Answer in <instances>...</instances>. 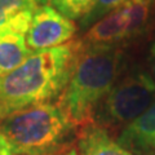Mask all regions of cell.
Wrapping results in <instances>:
<instances>
[{
  "mask_svg": "<svg viewBox=\"0 0 155 155\" xmlns=\"http://www.w3.org/2000/svg\"><path fill=\"white\" fill-rule=\"evenodd\" d=\"M151 0H129L87 30L83 45L115 47L136 35L146 23Z\"/></svg>",
  "mask_w": 155,
  "mask_h": 155,
  "instance_id": "5b68a950",
  "label": "cell"
},
{
  "mask_svg": "<svg viewBox=\"0 0 155 155\" xmlns=\"http://www.w3.org/2000/svg\"><path fill=\"white\" fill-rule=\"evenodd\" d=\"M0 155H16L2 132H0Z\"/></svg>",
  "mask_w": 155,
  "mask_h": 155,
  "instance_id": "4fadbf2b",
  "label": "cell"
},
{
  "mask_svg": "<svg viewBox=\"0 0 155 155\" xmlns=\"http://www.w3.org/2000/svg\"><path fill=\"white\" fill-rule=\"evenodd\" d=\"M123 56L116 47L80 45L69 81L58 105L76 124L92 118L122 70Z\"/></svg>",
  "mask_w": 155,
  "mask_h": 155,
  "instance_id": "7a4b0ae2",
  "label": "cell"
},
{
  "mask_svg": "<svg viewBox=\"0 0 155 155\" xmlns=\"http://www.w3.org/2000/svg\"><path fill=\"white\" fill-rule=\"evenodd\" d=\"M149 66H150V72H151L153 79L155 81V43H153L149 51Z\"/></svg>",
  "mask_w": 155,
  "mask_h": 155,
  "instance_id": "5bb4252c",
  "label": "cell"
},
{
  "mask_svg": "<svg viewBox=\"0 0 155 155\" xmlns=\"http://www.w3.org/2000/svg\"><path fill=\"white\" fill-rule=\"evenodd\" d=\"M39 0H0V35L14 32L26 35Z\"/></svg>",
  "mask_w": 155,
  "mask_h": 155,
  "instance_id": "ba28073f",
  "label": "cell"
},
{
  "mask_svg": "<svg viewBox=\"0 0 155 155\" xmlns=\"http://www.w3.org/2000/svg\"><path fill=\"white\" fill-rule=\"evenodd\" d=\"M76 123L58 104L45 102L16 111L0 120L16 155H45L65 150Z\"/></svg>",
  "mask_w": 155,
  "mask_h": 155,
  "instance_id": "3957f363",
  "label": "cell"
},
{
  "mask_svg": "<svg viewBox=\"0 0 155 155\" xmlns=\"http://www.w3.org/2000/svg\"><path fill=\"white\" fill-rule=\"evenodd\" d=\"M116 141L133 155H155V101L138 119L123 128Z\"/></svg>",
  "mask_w": 155,
  "mask_h": 155,
  "instance_id": "52a82bcc",
  "label": "cell"
},
{
  "mask_svg": "<svg viewBox=\"0 0 155 155\" xmlns=\"http://www.w3.org/2000/svg\"><path fill=\"white\" fill-rule=\"evenodd\" d=\"M155 101V81L146 71H136L118 80L98 106L101 125H124L138 119Z\"/></svg>",
  "mask_w": 155,
  "mask_h": 155,
  "instance_id": "277c9868",
  "label": "cell"
},
{
  "mask_svg": "<svg viewBox=\"0 0 155 155\" xmlns=\"http://www.w3.org/2000/svg\"><path fill=\"white\" fill-rule=\"evenodd\" d=\"M48 2L51 7L71 21L78 19L80 21L89 12L96 0H48Z\"/></svg>",
  "mask_w": 155,
  "mask_h": 155,
  "instance_id": "8fae6325",
  "label": "cell"
},
{
  "mask_svg": "<svg viewBox=\"0 0 155 155\" xmlns=\"http://www.w3.org/2000/svg\"><path fill=\"white\" fill-rule=\"evenodd\" d=\"M76 32V25L53 7L40 5L32 17L26 34L27 47L32 52L64 45Z\"/></svg>",
  "mask_w": 155,
  "mask_h": 155,
  "instance_id": "8992f818",
  "label": "cell"
},
{
  "mask_svg": "<svg viewBox=\"0 0 155 155\" xmlns=\"http://www.w3.org/2000/svg\"><path fill=\"white\" fill-rule=\"evenodd\" d=\"M32 51L27 47L26 35L23 34H2L0 35V78L21 66Z\"/></svg>",
  "mask_w": 155,
  "mask_h": 155,
  "instance_id": "30bf717a",
  "label": "cell"
},
{
  "mask_svg": "<svg viewBox=\"0 0 155 155\" xmlns=\"http://www.w3.org/2000/svg\"><path fill=\"white\" fill-rule=\"evenodd\" d=\"M127 2L129 0H96L92 8L89 9V12L79 21L80 30H87V28L92 27L106 14H109L110 12H113L114 9L123 5Z\"/></svg>",
  "mask_w": 155,
  "mask_h": 155,
  "instance_id": "7c38bea8",
  "label": "cell"
},
{
  "mask_svg": "<svg viewBox=\"0 0 155 155\" xmlns=\"http://www.w3.org/2000/svg\"><path fill=\"white\" fill-rule=\"evenodd\" d=\"M80 45L69 41L34 52L21 66L0 78V120L16 111L61 97Z\"/></svg>",
  "mask_w": 155,
  "mask_h": 155,
  "instance_id": "6da1fadb",
  "label": "cell"
},
{
  "mask_svg": "<svg viewBox=\"0 0 155 155\" xmlns=\"http://www.w3.org/2000/svg\"><path fill=\"white\" fill-rule=\"evenodd\" d=\"M79 155H133L100 125H87L78 142Z\"/></svg>",
  "mask_w": 155,
  "mask_h": 155,
  "instance_id": "9c48e42d",
  "label": "cell"
},
{
  "mask_svg": "<svg viewBox=\"0 0 155 155\" xmlns=\"http://www.w3.org/2000/svg\"><path fill=\"white\" fill-rule=\"evenodd\" d=\"M45 155H76V153L74 150L65 149V150H62V151H57V153H53V154H45Z\"/></svg>",
  "mask_w": 155,
  "mask_h": 155,
  "instance_id": "9a60e30c",
  "label": "cell"
}]
</instances>
